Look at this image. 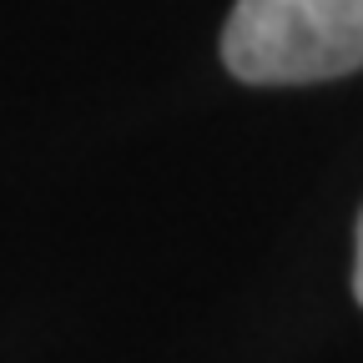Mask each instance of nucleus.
<instances>
[{
    "label": "nucleus",
    "instance_id": "1",
    "mask_svg": "<svg viewBox=\"0 0 363 363\" xmlns=\"http://www.w3.org/2000/svg\"><path fill=\"white\" fill-rule=\"evenodd\" d=\"M222 66L247 86H313L363 66V0H238Z\"/></svg>",
    "mask_w": 363,
    "mask_h": 363
},
{
    "label": "nucleus",
    "instance_id": "2",
    "mask_svg": "<svg viewBox=\"0 0 363 363\" xmlns=\"http://www.w3.org/2000/svg\"><path fill=\"white\" fill-rule=\"evenodd\" d=\"M353 298L363 303V212H358V247H353Z\"/></svg>",
    "mask_w": 363,
    "mask_h": 363
}]
</instances>
